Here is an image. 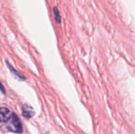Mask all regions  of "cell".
Returning <instances> with one entry per match:
<instances>
[{
    "label": "cell",
    "mask_w": 135,
    "mask_h": 134,
    "mask_svg": "<svg viewBox=\"0 0 135 134\" xmlns=\"http://www.w3.org/2000/svg\"><path fill=\"white\" fill-rule=\"evenodd\" d=\"M2 123H5L6 129L11 132L17 133H21L22 132V126L21 120L15 113L11 112Z\"/></svg>",
    "instance_id": "cell-1"
},
{
    "label": "cell",
    "mask_w": 135,
    "mask_h": 134,
    "mask_svg": "<svg viewBox=\"0 0 135 134\" xmlns=\"http://www.w3.org/2000/svg\"><path fill=\"white\" fill-rule=\"evenodd\" d=\"M21 110H22V116L26 118H31L35 114L33 108L31 106H30V105H27V104L24 105L22 106V109Z\"/></svg>",
    "instance_id": "cell-2"
},
{
    "label": "cell",
    "mask_w": 135,
    "mask_h": 134,
    "mask_svg": "<svg viewBox=\"0 0 135 134\" xmlns=\"http://www.w3.org/2000/svg\"><path fill=\"white\" fill-rule=\"evenodd\" d=\"M6 63H7V65L8 66V68H9V70H10L11 73H13L17 78H18L20 80H25V77H24L22 74H21L18 73L17 70H15L13 68L12 66H11L10 64H9V63H8L7 62H6Z\"/></svg>",
    "instance_id": "cell-3"
},
{
    "label": "cell",
    "mask_w": 135,
    "mask_h": 134,
    "mask_svg": "<svg viewBox=\"0 0 135 134\" xmlns=\"http://www.w3.org/2000/svg\"><path fill=\"white\" fill-rule=\"evenodd\" d=\"M53 13H54V17H55V21L57 24H60L61 23V15L60 13H59V10L57 7H54V9H53Z\"/></svg>",
    "instance_id": "cell-4"
},
{
    "label": "cell",
    "mask_w": 135,
    "mask_h": 134,
    "mask_svg": "<svg viewBox=\"0 0 135 134\" xmlns=\"http://www.w3.org/2000/svg\"><path fill=\"white\" fill-rule=\"evenodd\" d=\"M1 93H3V94H5V91H4V87H3V84H1Z\"/></svg>",
    "instance_id": "cell-5"
}]
</instances>
